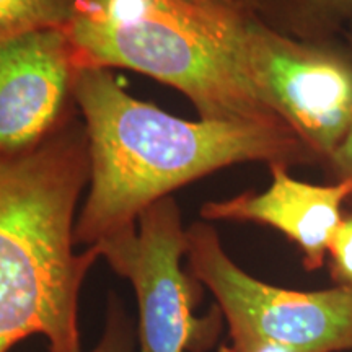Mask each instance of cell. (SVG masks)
I'll use <instances>...</instances> for the list:
<instances>
[{"label": "cell", "mask_w": 352, "mask_h": 352, "mask_svg": "<svg viewBox=\"0 0 352 352\" xmlns=\"http://www.w3.org/2000/svg\"><path fill=\"white\" fill-rule=\"evenodd\" d=\"M235 3L78 0L63 30L78 69H129L155 78L182 91L199 120L284 122L236 64Z\"/></svg>", "instance_id": "3957f363"}, {"label": "cell", "mask_w": 352, "mask_h": 352, "mask_svg": "<svg viewBox=\"0 0 352 352\" xmlns=\"http://www.w3.org/2000/svg\"><path fill=\"white\" fill-rule=\"evenodd\" d=\"M94 248L132 284L139 305L140 352H202L212 344L219 318L215 314L195 316L199 283L182 270L188 239L173 196L142 212L134 232Z\"/></svg>", "instance_id": "8992f818"}, {"label": "cell", "mask_w": 352, "mask_h": 352, "mask_svg": "<svg viewBox=\"0 0 352 352\" xmlns=\"http://www.w3.org/2000/svg\"><path fill=\"white\" fill-rule=\"evenodd\" d=\"M77 72L63 28L0 39V157L36 147L78 111Z\"/></svg>", "instance_id": "52a82bcc"}, {"label": "cell", "mask_w": 352, "mask_h": 352, "mask_svg": "<svg viewBox=\"0 0 352 352\" xmlns=\"http://www.w3.org/2000/svg\"><path fill=\"white\" fill-rule=\"evenodd\" d=\"M342 41L346 43L347 50H349V52L352 54V23L347 26V30L344 32V34H342Z\"/></svg>", "instance_id": "9a60e30c"}, {"label": "cell", "mask_w": 352, "mask_h": 352, "mask_svg": "<svg viewBox=\"0 0 352 352\" xmlns=\"http://www.w3.org/2000/svg\"><path fill=\"white\" fill-rule=\"evenodd\" d=\"M270 173L271 184L264 191L204 202L201 217L208 222H252L276 228L298 246L308 272L321 270L334 232L344 219L342 204L351 199V183H303L280 164L270 165Z\"/></svg>", "instance_id": "ba28073f"}, {"label": "cell", "mask_w": 352, "mask_h": 352, "mask_svg": "<svg viewBox=\"0 0 352 352\" xmlns=\"http://www.w3.org/2000/svg\"><path fill=\"white\" fill-rule=\"evenodd\" d=\"M236 64L259 98L327 165L352 127V54L342 39L303 41L277 32L236 0Z\"/></svg>", "instance_id": "277c9868"}, {"label": "cell", "mask_w": 352, "mask_h": 352, "mask_svg": "<svg viewBox=\"0 0 352 352\" xmlns=\"http://www.w3.org/2000/svg\"><path fill=\"white\" fill-rule=\"evenodd\" d=\"M74 98L90 153L76 245L134 232L142 212L184 184L248 162L321 166L284 122L186 121L127 94L108 69H78Z\"/></svg>", "instance_id": "6da1fadb"}, {"label": "cell", "mask_w": 352, "mask_h": 352, "mask_svg": "<svg viewBox=\"0 0 352 352\" xmlns=\"http://www.w3.org/2000/svg\"><path fill=\"white\" fill-rule=\"evenodd\" d=\"M226 352H302L279 342L263 340H235Z\"/></svg>", "instance_id": "5bb4252c"}, {"label": "cell", "mask_w": 352, "mask_h": 352, "mask_svg": "<svg viewBox=\"0 0 352 352\" xmlns=\"http://www.w3.org/2000/svg\"><path fill=\"white\" fill-rule=\"evenodd\" d=\"M134 349V328L129 315L122 310L116 298L109 300L107 328L91 352H132Z\"/></svg>", "instance_id": "8fae6325"}, {"label": "cell", "mask_w": 352, "mask_h": 352, "mask_svg": "<svg viewBox=\"0 0 352 352\" xmlns=\"http://www.w3.org/2000/svg\"><path fill=\"white\" fill-rule=\"evenodd\" d=\"M324 170L333 176L334 182H347L352 186V127L329 157Z\"/></svg>", "instance_id": "4fadbf2b"}, {"label": "cell", "mask_w": 352, "mask_h": 352, "mask_svg": "<svg viewBox=\"0 0 352 352\" xmlns=\"http://www.w3.org/2000/svg\"><path fill=\"white\" fill-rule=\"evenodd\" d=\"M277 32L303 41L342 39L352 23V0H250Z\"/></svg>", "instance_id": "9c48e42d"}, {"label": "cell", "mask_w": 352, "mask_h": 352, "mask_svg": "<svg viewBox=\"0 0 352 352\" xmlns=\"http://www.w3.org/2000/svg\"><path fill=\"white\" fill-rule=\"evenodd\" d=\"M78 0H0V39L64 28Z\"/></svg>", "instance_id": "30bf717a"}, {"label": "cell", "mask_w": 352, "mask_h": 352, "mask_svg": "<svg viewBox=\"0 0 352 352\" xmlns=\"http://www.w3.org/2000/svg\"><path fill=\"white\" fill-rule=\"evenodd\" d=\"M186 239L188 272L210 290L232 341H272L302 352L352 349V287L302 292L254 279L208 222L192 223Z\"/></svg>", "instance_id": "5b68a950"}, {"label": "cell", "mask_w": 352, "mask_h": 352, "mask_svg": "<svg viewBox=\"0 0 352 352\" xmlns=\"http://www.w3.org/2000/svg\"><path fill=\"white\" fill-rule=\"evenodd\" d=\"M90 182L80 113L36 147L0 157V352L41 334L80 352L78 296L100 254L76 252V212Z\"/></svg>", "instance_id": "7a4b0ae2"}, {"label": "cell", "mask_w": 352, "mask_h": 352, "mask_svg": "<svg viewBox=\"0 0 352 352\" xmlns=\"http://www.w3.org/2000/svg\"><path fill=\"white\" fill-rule=\"evenodd\" d=\"M184 2L195 3V6H204V3H210L214 2V0H184Z\"/></svg>", "instance_id": "2e32d148"}, {"label": "cell", "mask_w": 352, "mask_h": 352, "mask_svg": "<svg viewBox=\"0 0 352 352\" xmlns=\"http://www.w3.org/2000/svg\"><path fill=\"white\" fill-rule=\"evenodd\" d=\"M329 271L336 285L352 287V214L342 219L328 250Z\"/></svg>", "instance_id": "7c38bea8"}]
</instances>
